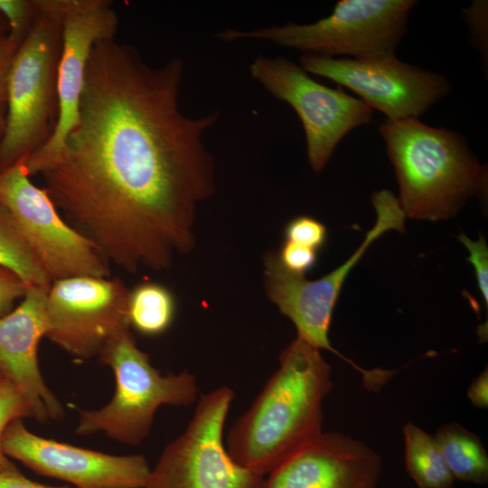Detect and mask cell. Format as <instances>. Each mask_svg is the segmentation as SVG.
Wrapping results in <instances>:
<instances>
[{"label":"cell","instance_id":"obj_31","mask_svg":"<svg viewBox=\"0 0 488 488\" xmlns=\"http://www.w3.org/2000/svg\"><path fill=\"white\" fill-rule=\"evenodd\" d=\"M6 105H0V145L5 127Z\"/></svg>","mask_w":488,"mask_h":488},{"label":"cell","instance_id":"obj_11","mask_svg":"<svg viewBox=\"0 0 488 488\" xmlns=\"http://www.w3.org/2000/svg\"><path fill=\"white\" fill-rule=\"evenodd\" d=\"M298 64L311 75L351 89L389 120L418 118L452 89L444 75L403 62L395 55L352 59L302 54Z\"/></svg>","mask_w":488,"mask_h":488},{"label":"cell","instance_id":"obj_23","mask_svg":"<svg viewBox=\"0 0 488 488\" xmlns=\"http://www.w3.org/2000/svg\"><path fill=\"white\" fill-rule=\"evenodd\" d=\"M285 240L318 251L325 243L327 230L317 220L298 216L289 221L284 230Z\"/></svg>","mask_w":488,"mask_h":488},{"label":"cell","instance_id":"obj_2","mask_svg":"<svg viewBox=\"0 0 488 488\" xmlns=\"http://www.w3.org/2000/svg\"><path fill=\"white\" fill-rule=\"evenodd\" d=\"M278 362L225 444L234 461L263 476L323 432V401L333 387L321 350L302 339L292 341Z\"/></svg>","mask_w":488,"mask_h":488},{"label":"cell","instance_id":"obj_13","mask_svg":"<svg viewBox=\"0 0 488 488\" xmlns=\"http://www.w3.org/2000/svg\"><path fill=\"white\" fill-rule=\"evenodd\" d=\"M62 22L58 70L59 115L50 140L32 154L24 166L29 176L42 174L61 157L65 141L79 121L86 68L95 43L112 39L118 18L107 0H43Z\"/></svg>","mask_w":488,"mask_h":488},{"label":"cell","instance_id":"obj_28","mask_svg":"<svg viewBox=\"0 0 488 488\" xmlns=\"http://www.w3.org/2000/svg\"><path fill=\"white\" fill-rule=\"evenodd\" d=\"M20 45L8 33L0 35V105L6 103L7 77L13 59Z\"/></svg>","mask_w":488,"mask_h":488},{"label":"cell","instance_id":"obj_32","mask_svg":"<svg viewBox=\"0 0 488 488\" xmlns=\"http://www.w3.org/2000/svg\"><path fill=\"white\" fill-rule=\"evenodd\" d=\"M8 33V26L4 16L0 14V35Z\"/></svg>","mask_w":488,"mask_h":488},{"label":"cell","instance_id":"obj_30","mask_svg":"<svg viewBox=\"0 0 488 488\" xmlns=\"http://www.w3.org/2000/svg\"><path fill=\"white\" fill-rule=\"evenodd\" d=\"M470 401L480 408H487L488 407V373L485 369L480 373L471 383L468 391Z\"/></svg>","mask_w":488,"mask_h":488},{"label":"cell","instance_id":"obj_7","mask_svg":"<svg viewBox=\"0 0 488 488\" xmlns=\"http://www.w3.org/2000/svg\"><path fill=\"white\" fill-rule=\"evenodd\" d=\"M371 201L377 215L374 226L348 260L324 277L308 280L305 275L288 271L280 263L277 252H268L264 258L267 296L278 311L294 324L296 337L319 350H327L340 356L360 372L364 383L373 380L374 371L360 367L341 354L332 346L328 333L335 304L352 268L383 233L390 230H405L407 216L392 192L378 191L373 193Z\"/></svg>","mask_w":488,"mask_h":488},{"label":"cell","instance_id":"obj_1","mask_svg":"<svg viewBox=\"0 0 488 488\" xmlns=\"http://www.w3.org/2000/svg\"><path fill=\"white\" fill-rule=\"evenodd\" d=\"M183 62L146 63L133 46L94 44L79 121L41 174L64 221L108 263L162 271L193 250L201 204L216 192L205 134L217 111H182Z\"/></svg>","mask_w":488,"mask_h":488},{"label":"cell","instance_id":"obj_9","mask_svg":"<svg viewBox=\"0 0 488 488\" xmlns=\"http://www.w3.org/2000/svg\"><path fill=\"white\" fill-rule=\"evenodd\" d=\"M249 70L267 92L287 103L297 114L305 131L308 162L315 173L326 166L349 132L372 119V108L361 99L340 87L333 89L319 83L286 58L259 54Z\"/></svg>","mask_w":488,"mask_h":488},{"label":"cell","instance_id":"obj_8","mask_svg":"<svg viewBox=\"0 0 488 488\" xmlns=\"http://www.w3.org/2000/svg\"><path fill=\"white\" fill-rule=\"evenodd\" d=\"M234 399L221 386L204 394L184 431L163 450L145 488H263L264 476L233 460L223 441Z\"/></svg>","mask_w":488,"mask_h":488},{"label":"cell","instance_id":"obj_15","mask_svg":"<svg viewBox=\"0 0 488 488\" xmlns=\"http://www.w3.org/2000/svg\"><path fill=\"white\" fill-rule=\"evenodd\" d=\"M50 286L28 287L20 305L0 317V375L16 387L39 422L64 415L38 363L39 343L49 331L46 302Z\"/></svg>","mask_w":488,"mask_h":488},{"label":"cell","instance_id":"obj_25","mask_svg":"<svg viewBox=\"0 0 488 488\" xmlns=\"http://www.w3.org/2000/svg\"><path fill=\"white\" fill-rule=\"evenodd\" d=\"M458 239L469 252L468 260L473 265L479 290L487 305L488 304V247L485 239L480 237L478 240L469 239L465 234H460Z\"/></svg>","mask_w":488,"mask_h":488},{"label":"cell","instance_id":"obj_12","mask_svg":"<svg viewBox=\"0 0 488 488\" xmlns=\"http://www.w3.org/2000/svg\"><path fill=\"white\" fill-rule=\"evenodd\" d=\"M129 291L119 278L111 277L53 281L46 302V337L78 360L99 356L109 341L130 330Z\"/></svg>","mask_w":488,"mask_h":488},{"label":"cell","instance_id":"obj_24","mask_svg":"<svg viewBox=\"0 0 488 488\" xmlns=\"http://www.w3.org/2000/svg\"><path fill=\"white\" fill-rule=\"evenodd\" d=\"M277 255L286 269L298 275L310 271L317 261L316 250L286 240Z\"/></svg>","mask_w":488,"mask_h":488},{"label":"cell","instance_id":"obj_26","mask_svg":"<svg viewBox=\"0 0 488 488\" xmlns=\"http://www.w3.org/2000/svg\"><path fill=\"white\" fill-rule=\"evenodd\" d=\"M463 18L470 27L472 39L483 55L484 49L487 50V2H473L471 6L463 10Z\"/></svg>","mask_w":488,"mask_h":488},{"label":"cell","instance_id":"obj_20","mask_svg":"<svg viewBox=\"0 0 488 488\" xmlns=\"http://www.w3.org/2000/svg\"><path fill=\"white\" fill-rule=\"evenodd\" d=\"M0 267L15 274L27 287L49 286L50 277L30 248L9 211L0 204Z\"/></svg>","mask_w":488,"mask_h":488},{"label":"cell","instance_id":"obj_6","mask_svg":"<svg viewBox=\"0 0 488 488\" xmlns=\"http://www.w3.org/2000/svg\"><path fill=\"white\" fill-rule=\"evenodd\" d=\"M415 0H341L332 13L311 23H287L251 30L226 28L216 33L232 42L258 40L307 55L374 59L395 55Z\"/></svg>","mask_w":488,"mask_h":488},{"label":"cell","instance_id":"obj_19","mask_svg":"<svg viewBox=\"0 0 488 488\" xmlns=\"http://www.w3.org/2000/svg\"><path fill=\"white\" fill-rule=\"evenodd\" d=\"M176 313L174 294L165 286L144 282L129 291V326L145 336H157L172 325Z\"/></svg>","mask_w":488,"mask_h":488},{"label":"cell","instance_id":"obj_4","mask_svg":"<svg viewBox=\"0 0 488 488\" xmlns=\"http://www.w3.org/2000/svg\"><path fill=\"white\" fill-rule=\"evenodd\" d=\"M36 4L39 14L18 48L7 77L0 170L42 148L52 137L58 120L62 22L43 0H36Z\"/></svg>","mask_w":488,"mask_h":488},{"label":"cell","instance_id":"obj_22","mask_svg":"<svg viewBox=\"0 0 488 488\" xmlns=\"http://www.w3.org/2000/svg\"><path fill=\"white\" fill-rule=\"evenodd\" d=\"M0 14L8 26L9 37L21 45L39 14L36 0H0Z\"/></svg>","mask_w":488,"mask_h":488},{"label":"cell","instance_id":"obj_29","mask_svg":"<svg viewBox=\"0 0 488 488\" xmlns=\"http://www.w3.org/2000/svg\"><path fill=\"white\" fill-rule=\"evenodd\" d=\"M0 488H76L52 486L35 482L24 476L20 471L0 472Z\"/></svg>","mask_w":488,"mask_h":488},{"label":"cell","instance_id":"obj_14","mask_svg":"<svg viewBox=\"0 0 488 488\" xmlns=\"http://www.w3.org/2000/svg\"><path fill=\"white\" fill-rule=\"evenodd\" d=\"M2 447L11 460L76 488H145L150 473L142 455H110L45 438L22 419L7 426Z\"/></svg>","mask_w":488,"mask_h":488},{"label":"cell","instance_id":"obj_16","mask_svg":"<svg viewBox=\"0 0 488 488\" xmlns=\"http://www.w3.org/2000/svg\"><path fill=\"white\" fill-rule=\"evenodd\" d=\"M381 470L362 441L322 432L272 470L263 488H377Z\"/></svg>","mask_w":488,"mask_h":488},{"label":"cell","instance_id":"obj_3","mask_svg":"<svg viewBox=\"0 0 488 488\" xmlns=\"http://www.w3.org/2000/svg\"><path fill=\"white\" fill-rule=\"evenodd\" d=\"M379 131L395 169L398 200L406 216L447 219L483 187L486 170L458 132L418 118L386 119Z\"/></svg>","mask_w":488,"mask_h":488},{"label":"cell","instance_id":"obj_10","mask_svg":"<svg viewBox=\"0 0 488 488\" xmlns=\"http://www.w3.org/2000/svg\"><path fill=\"white\" fill-rule=\"evenodd\" d=\"M23 157L0 170V204L15 220L52 282L80 276L110 277L109 263L70 227L50 196L29 179Z\"/></svg>","mask_w":488,"mask_h":488},{"label":"cell","instance_id":"obj_21","mask_svg":"<svg viewBox=\"0 0 488 488\" xmlns=\"http://www.w3.org/2000/svg\"><path fill=\"white\" fill-rule=\"evenodd\" d=\"M28 417H32V411L24 398L8 379L0 375V472L19 471L4 453L2 439L12 421Z\"/></svg>","mask_w":488,"mask_h":488},{"label":"cell","instance_id":"obj_18","mask_svg":"<svg viewBox=\"0 0 488 488\" xmlns=\"http://www.w3.org/2000/svg\"><path fill=\"white\" fill-rule=\"evenodd\" d=\"M405 466L418 488H453L450 472L434 435L411 422L403 427Z\"/></svg>","mask_w":488,"mask_h":488},{"label":"cell","instance_id":"obj_27","mask_svg":"<svg viewBox=\"0 0 488 488\" xmlns=\"http://www.w3.org/2000/svg\"><path fill=\"white\" fill-rule=\"evenodd\" d=\"M27 288L15 274L0 267V317L9 313L15 300L23 297Z\"/></svg>","mask_w":488,"mask_h":488},{"label":"cell","instance_id":"obj_5","mask_svg":"<svg viewBox=\"0 0 488 488\" xmlns=\"http://www.w3.org/2000/svg\"><path fill=\"white\" fill-rule=\"evenodd\" d=\"M111 368L116 389L110 401L99 409H79L76 434L103 433L117 442L136 446L150 433L155 415L164 405L192 404L198 387L193 373L184 370L163 375L140 350L130 330L109 341L99 353Z\"/></svg>","mask_w":488,"mask_h":488},{"label":"cell","instance_id":"obj_17","mask_svg":"<svg viewBox=\"0 0 488 488\" xmlns=\"http://www.w3.org/2000/svg\"><path fill=\"white\" fill-rule=\"evenodd\" d=\"M434 436L455 480L477 484L488 482V455L476 435L457 423H449Z\"/></svg>","mask_w":488,"mask_h":488}]
</instances>
